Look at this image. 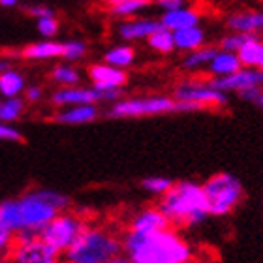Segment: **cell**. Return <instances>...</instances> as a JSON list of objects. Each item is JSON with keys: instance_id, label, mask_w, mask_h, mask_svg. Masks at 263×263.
I'll use <instances>...</instances> for the list:
<instances>
[{"instance_id": "1", "label": "cell", "mask_w": 263, "mask_h": 263, "mask_svg": "<svg viewBox=\"0 0 263 263\" xmlns=\"http://www.w3.org/2000/svg\"><path fill=\"white\" fill-rule=\"evenodd\" d=\"M70 197L55 190H34L0 203V224L11 233L38 235L59 213L70 207Z\"/></svg>"}, {"instance_id": "2", "label": "cell", "mask_w": 263, "mask_h": 263, "mask_svg": "<svg viewBox=\"0 0 263 263\" xmlns=\"http://www.w3.org/2000/svg\"><path fill=\"white\" fill-rule=\"evenodd\" d=\"M122 252L132 263H190L194 259L192 247L173 228L156 233L126 231Z\"/></svg>"}, {"instance_id": "3", "label": "cell", "mask_w": 263, "mask_h": 263, "mask_svg": "<svg viewBox=\"0 0 263 263\" xmlns=\"http://www.w3.org/2000/svg\"><path fill=\"white\" fill-rule=\"evenodd\" d=\"M156 207L164 213L173 230L194 228L209 218L203 188L194 181L173 182V186L160 197V203Z\"/></svg>"}, {"instance_id": "4", "label": "cell", "mask_w": 263, "mask_h": 263, "mask_svg": "<svg viewBox=\"0 0 263 263\" xmlns=\"http://www.w3.org/2000/svg\"><path fill=\"white\" fill-rule=\"evenodd\" d=\"M122 254V235L105 226L87 224L64 252L66 263H107Z\"/></svg>"}, {"instance_id": "5", "label": "cell", "mask_w": 263, "mask_h": 263, "mask_svg": "<svg viewBox=\"0 0 263 263\" xmlns=\"http://www.w3.org/2000/svg\"><path fill=\"white\" fill-rule=\"evenodd\" d=\"M209 216H228L245 199L242 182L231 173H214L201 184Z\"/></svg>"}, {"instance_id": "6", "label": "cell", "mask_w": 263, "mask_h": 263, "mask_svg": "<svg viewBox=\"0 0 263 263\" xmlns=\"http://www.w3.org/2000/svg\"><path fill=\"white\" fill-rule=\"evenodd\" d=\"M87 224H90L88 218L77 213L64 211V213L57 214L55 218L40 231L38 237L57 254H64L79 237V233L87 228Z\"/></svg>"}, {"instance_id": "7", "label": "cell", "mask_w": 263, "mask_h": 263, "mask_svg": "<svg viewBox=\"0 0 263 263\" xmlns=\"http://www.w3.org/2000/svg\"><path fill=\"white\" fill-rule=\"evenodd\" d=\"M59 256L34 233H17L6 252L8 263H61Z\"/></svg>"}, {"instance_id": "8", "label": "cell", "mask_w": 263, "mask_h": 263, "mask_svg": "<svg viewBox=\"0 0 263 263\" xmlns=\"http://www.w3.org/2000/svg\"><path fill=\"white\" fill-rule=\"evenodd\" d=\"M177 102L170 96H148V98L119 100L109 109L113 119H137V117H154L175 113Z\"/></svg>"}, {"instance_id": "9", "label": "cell", "mask_w": 263, "mask_h": 263, "mask_svg": "<svg viewBox=\"0 0 263 263\" xmlns=\"http://www.w3.org/2000/svg\"><path fill=\"white\" fill-rule=\"evenodd\" d=\"M175 102H190V104L201 105L203 109L207 107H222L228 104V94L220 92L213 88L209 83L186 81L177 85L175 88Z\"/></svg>"}, {"instance_id": "10", "label": "cell", "mask_w": 263, "mask_h": 263, "mask_svg": "<svg viewBox=\"0 0 263 263\" xmlns=\"http://www.w3.org/2000/svg\"><path fill=\"white\" fill-rule=\"evenodd\" d=\"M121 88L100 92L96 88H62L51 96L55 105H94L96 102H119Z\"/></svg>"}, {"instance_id": "11", "label": "cell", "mask_w": 263, "mask_h": 263, "mask_svg": "<svg viewBox=\"0 0 263 263\" xmlns=\"http://www.w3.org/2000/svg\"><path fill=\"white\" fill-rule=\"evenodd\" d=\"M209 85L220 92H242L247 88L254 87H263V71L258 68H241L239 71L231 73L226 77H214L211 81H207Z\"/></svg>"}, {"instance_id": "12", "label": "cell", "mask_w": 263, "mask_h": 263, "mask_svg": "<svg viewBox=\"0 0 263 263\" xmlns=\"http://www.w3.org/2000/svg\"><path fill=\"white\" fill-rule=\"evenodd\" d=\"M171 226L164 213L158 207H145L137 211L130 218L126 231H136V233H156V231L170 230Z\"/></svg>"}, {"instance_id": "13", "label": "cell", "mask_w": 263, "mask_h": 263, "mask_svg": "<svg viewBox=\"0 0 263 263\" xmlns=\"http://www.w3.org/2000/svg\"><path fill=\"white\" fill-rule=\"evenodd\" d=\"M88 76L92 79L94 87L100 92H105V90H115V88H121L126 85L128 76L124 70H119V68H113L109 64H92L88 68Z\"/></svg>"}, {"instance_id": "14", "label": "cell", "mask_w": 263, "mask_h": 263, "mask_svg": "<svg viewBox=\"0 0 263 263\" xmlns=\"http://www.w3.org/2000/svg\"><path fill=\"white\" fill-rule=\"evenodd\" d=\"M199 23V15L197 11L192 10V8H179V10L173 11H165L162 15V21L160 25L171 32H177V30H182V28H190V27H197Z\"/></svg>"}, {"instance_id": "15", "label": "cell", "mask_w": 263, "mask_h": 263, "mask_svg": "<svg viewBox=\"0 0 263 263\" xmlns=\"http://www.w3.org/2000/svg\"><path fill=\"white\" fill-rule=\"evenodd\" d=\"M228 28L233 32L258 34L263 30V11H241L228 19Z\"/></svg>"}, {"instance_id": "16", "label": "cell", "mask_w": 263, "mask_h": 263, "mask_svg": "<svg viewBox=\"0 0 263 263\" xmlns=\"http://www.w3.org/2000/svg\"><path fill=\"white\" fill-rule=\"evenodd\" d=\"M98 119V107L96 105H73L70 109L57 113L51 121L61 124H87Z\"/></svg>"}, {"instance_id": "17", "label": "cell", "mask_w": 263, "mask_h": 263, "mask_svg": "<svg viewBox=\"0 0 263 263\" xmlns=\"http://www.w3.org/2000/svg\"><path fill=\"white\" fill-rule=\"evenodd\" d=\"M158 28H160V21H154V19H136V21L124 23L119 28V34H121V38L128 40V42H134V40L148 38Z\"/></svg>"}, {"instance_id": "18", "label": "cell", "mask_w": 263, "mask_h": 263, "mask_svg": "<svg viewBox=\"0 0 263 263\" xmlns=\"http://www.w3.org/2000/svg\"><path fill=\"white\" fill-rule=\"evenodd\" d=\"M242 68L241 61L237 59L235 53H228V51H218L214 59L209 62V70L211 73H214L216 77H226L231 76Z\"/></svg>"}, {"instance_id": "19", "label": "cell", "mask_w": 263, "mask_h": 263, "mask_svg": "<svg viewBox=\"0 0 263 263\" xmlns=\"http://www.w3.org/2000/svg\"><path fill=\"white\" fill-rule=\"evenodd\" d=\"M173 42H175V49L181 51H196L199 49L205 42V32H203L199 27H190V28H182V30H177L173 32Z\"/></svg>"}, {"instance_id": "20", "label": "cell", "mask_w": 263, "mask_h": 263, "mask_svg": "<svg viewBox=\"0 0 263 263\" xmlns=\"http://www.w3.org/2000/svg\"><path fill=\"white\" fill-rule=\"evenodd\" d=\"M21 55L30 61H45V59H57L62 57V44L59 42H40L30 44L21 51Z\"/></svg>"}, {"instance_id": "21", "label": "cell", "mask_w": 263, "mask_h": 263, "mask_svg": "<svg viewBox=\"0 0 263 263\" xmlns=\"http://www.w3.org/2000/svg\"><path fill=\"white\" fill-rule=\"evenodd\" d=\"M235 55L241 61L242 68H258L263 59V45L259 40H254V42H248L247 45H242Z\"/></svg>"}, {"instance_id": "22", "label": "cell", "mask_w": 263, "mask_h": 263, "mask_svg": "<svg viewBox=\"0 0 263 263\" xmlns=\"http://www.w3.org/2000/svg\"><path fill=\"white\" fill-rule=\"evenodd\" d=\"M23 88H25V77L19 71L6 70L0 73V94H4L8 98H15Z\"/></svg>"}, {"instance_id": "23", "label": "cell", "mask_w": 263, "mask_h": 263, "mask_svg": "<svg viewBox=\"0 0 263 263\" xmlns=\"http://www.w3.org/2000/svg\"><path fill=\"white\" fill-rule=\"evenodd\" d=\"M104 59H105V64L122 70V68H126V66H130L134 62L136 51L130 45H119V47H113V49L107 51Z\"/></svg>"}, {"instance_id": "24", "label": "cell", "mask_w": 263, "mask_h": 263, "mask_svg": "<svg viewBox=\"0 0 263 263\" xmlns=\"http://www.w3.org/2000/svg\"><path fill=\"white\" fill-rule=\"evenodd\" d=\"M147 40H148V45H151L154 51H158V53H164V55H167V53H171V51L175 49L173 32H171V30H167V28H164L162 25H160L158 30L151 34Z\"/></svg>"}, {"instance_id": "25", "label": "cell", "mask_w": 263, "mask_h": 263, "mask_svg": "<svg viewBox=\"0 0 263 263\" xmlns=\"http://www.w3.org/2000/svg\"><path fill=\"white\" fill-rule=\"evenodd\" d=\"M216 53H218V49H214V47H199V49H196V51H190V53L184 57V61H182V68L194 70V68L209 64V62L214 59Z\"/></svg>"}, {"instance_id": "26", "label": "cell", "mask_w": 263, "mask_h": 263, "mask_svg": "<svg viewBox=\"0 0 263 263\" xmlns=\"http://www.w3.org/2000/svg\"><path fill=\"white\" fill-rule=\"evenodd\" d=\"M23 109L25 102L21 98H8L6 102H0V122L8 124L11 121H17L23 115Z\"/></svg>"}, {"instance_id": "27", "label": "cell", "mask_w": 263, "mask_h": 263, "mask_svg": "<svg viewBox=\"0 0 263 263\" xmlns=\"http://www.w3.org/2000/svg\"><path fill=\"white\" fill-rule=\"evenodd\" d=\"M254 40H259L258 34H242V32H233L230 36L222 38V51H228V53H237L242 45H247L248 42H254Z\"/></svg>"}, {"instance_id": "28", "label": "cell", "mask_w": 263, "mask_h": 263, "mask_svg": "<svg viewBox=\"0 0 263 263\" xmlns=\"http://www.w3.org/2000/svg\"><path fill=\"white\" fill-rule=\"evenodd\" d=\"M173 186V181L167 177H147L141 181V188L145 192L153 194V196L162 197L170 188Z\"/></svg>"}, {"instance_id": "29", "label": "cell", "mask_w": 263, "mask_h": 263, "mask_svg": "<svg viewBox=\"0 0 263 263\" xmlns=\"http://www.w3.org/2000/svg\"><path fill=\"white\" fill-rule=\"evenodd\" d=\"M51 77L57 83L64 85V87H73V85L79 83V73H77V70L70 68V66H57L53 73H51Z\"/></svg>"}, {"instance_id": "30", "label": "cell", "mask_w": 263, "mask_h": 263, "mask_svg": "<svg viewBox=\"0 0 263 263\" xmlns=\"http://www.w3.org/2000/svg\"><path fill=\"white\" fill-rule=\"evenodd\" d=\"M147 4L148 2H145V0H126V2L115 6V8H111V10L119 17H132V15H136L139 10H143Z\"/></svg>"}, {"instance_id": "31", "label": "cell", "mask_w": 263, "mask_h": 263, "mask_svg": "<svg viewBox=\"0 0 263 263\" xmlns=\"http://www.w3.org/2000/svg\"><path fill=\"white\" fill-rule=\"evenodd\" d=\"M87 53V45L83 42H66L62 44V57L68 61H79Z\"/></svg>"}, {"instance_id": "32", "label": "cell", "mask_w": 263, "mask_h": 263, "mask_svg": "<svg viewBox=\"0 0 263 263\" xmlns=\"http://www.w3.org/2000/svg\"><path fill=\"white\" fill-rule=\"evenodd\" d=\"M245 102H250V104L258 105L263 109V87H254V88H247V90H242L239 92Z\"/></svg>"}, {"instance_id": "33", "label": "cell", "mask_w": 263, "mask_h": 263, "mask_svg": "<svg viewBox=\"0 0 263 263\" xmlns=\"http://www.w3.org/2000/svg\"><path fill=\"white\" fill-rule=\"evenodd\" d=\"M38 28H40V34H44V36L51 38V36H55V34L59 32V21H57L55 17L38 19Z\"/></svg>"}, {"instance_id": "34", "label": "cell", "mask_w": 263, "mask_h": 263, "mask_svg": "<svg viewBox=\"0 0 263 263\" xmlns=\"http://www.w3.org/2000/svg\"><path fill=\"white\" fill-rule=\"evenodd\" d=\"M23 134L17 128L10 126V124H4L0 122V141H19L23 143Z\"/></svg>"}, {"instance_id": "35", "label": "cell", "mask_w": 263, "mask_h": 263, "mask_svg": "<svg viewBox=\"0 0 263 263\" xmlns=\"http://www.w3.org/2000/svg\"><path fill=\"white\" fill-rule=\"evenodd\" d=\"M11 239H13V233H11L6 226L0 224V256L8 252V248L11 245Z\"/></svg>"}, {"instance_id": "36", "label": "cell", "mask_w": 263, "mask_h": 263, "mask_svg": "<svg viewBox=\"0 0 263 263\" xmlns=\"http://www.w3.org/2000/svg\"><path fill=\"white\" fill-rule=\"evenodd\" d=\"M28 15L38 17V19H45V17H53V10L47 6H28L27 8Z\"/></svg>"}, {"instance_id": "37", "label": "cell", "mask_w": 263, "mask_h": 263, "mask_svg": "<svg viewBox=\"0 0 263 263\" xmlns=\"http://www.w3.org/2000/svg\"><path fill=\"white\" fill-rule=\"evenodd\" d=\"M158 4L164 8L165 11H173V10H179L184 6V0H158Z\"/></svg>"}, {"instance_id": "38", "label": "cell", "mask_w": 263, "mask_h": 263, "mask_svg": "<svg viewBox=\"0 0 263 263\" xmlns=\"http://www.w3.org/2000/svg\"><path fill=\"white\" fill-rule=\"evenodd\" d=\"M27 102H38L40 98H42V88L40 87H30L27 88Z\"/></svg>"}, {"instance_id": "39", "label": "cell", "mask_w": 263, "mask_h": 263, "mask_svg": "<svg viewBox=\"0 0 263 263\" xmlns=\"http://www.w3.org/2000/svg\"><path fill=\"white\" fill-rule=\"evenodd\" d=\"M107 263H132V261L128 259L126 254H119V256H115V258H111Z\"/></svg>"}, {"instance_id": "40", "label": "cell", "mask_w": 263, "mask_h": 263, "mask_svg": "<svg viewBox=\"0 0 263 263\" xmlns=\"http://www.w3.org/2000/svg\"><path fill=\"white\" fill-rule=\"evenodd\" d=\"M17 2H19V0H0V6H4V8H13V6H17Z\"/></svg>"}, {"instance_id": "41", "label": "cell", "mask_w": 263, "mask_h": 263, "mask_svg": "<svg viewBox=\"0 0 263 263\" xmlns=\"http://www.w3.org/2000/svg\"><path fill=\"white\" fill-rule=\"evenodd\" d=\"M102 2H105V4L111 6V8H115V6L122 4V2H126V0H102Z\"/></svg>"}, {"instance_id": "42", "label": "cell", "mask_w": 263, "mask_h": 263, "mask_svg": "<svg viewBox=\"0 0 263 263\" xmlns=\"http://www.w3.org/2000/svg\"><path fill=\"white\" fill-rule=\"evenodd\" d=\"M6 70H10V68H8V62L0 61V73H2V71H6Z\"/></svg>"}, {"instance_id": "43", "label": "cell", "mask_w": 263, "mask_h": 263, "mask_svg": "<svg viewBox=\"0 0 263 263\" xmlns=\"http://www.w3.org/2000/svg\"><path fill=\"white\" fill-rule=\"evenodd\" d=\"M258 70H261V71H263V59H261V62H259V66H258Z\"/></svg>"}, {"instance_id": "44", "label": "cell", "mask_w": 263, "mask_h": 263, "mask_svg": "<svg viewBox=\"0 0 263 263\" xmlns=\"http://www.w3.org/2000/svg\"><path fill=\"white\" fill-rule=\"evenodd\" d=\"M190 263H203V261H199V259H196V258H194V259H192V261H190Z\"/></svg>"}, {"instance_id": "45", "label": "cell", "mask_w": 263, "mask_h": 263, "mask_svg": "<svg viewBox=\"0 0 263 263\" xmlns=\"http://www.w3.org/2000/svg\"><path fill=\"white\" fill-rule=\"evenodd\" d=\"M259 42H261V45H263V36H261V40H259Z\"/></svg>"}, {"instance_id": "46", "label": "cell", "mask_w": 263, "mask_h": 263, "mask_svg": "<svg viewBox=\"0 0 263 263\" xmlns=\"http://www.w3.org/2000/svg\"><path fill=\"white\" fill-rule=\"evenodd\" d=\"M145 2H151V0H145Z\"/></svg>"}, {"instance_id": "47", "label": "cell", "mask_w": 263, "mask_h": 263, "mask_svg": "<svg viewBox=\"0 0 263 263\" xmlns=\"http://www.w3.org/2000/svg\"><path fill=\"white\" fill-rule=\"evenodd\" d=\"M6 263H8V261H6Z\"/></svg>"}]
</instances>
